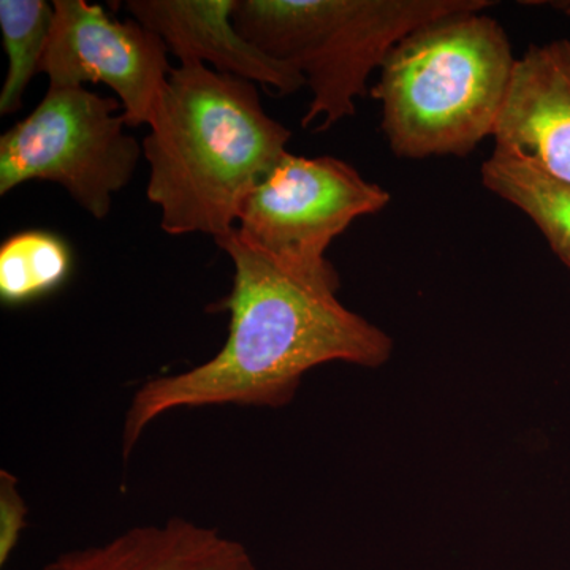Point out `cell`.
Wrapping results in <instances>:
<instances>
[{
    "label": "cell",
    "mask_w": 570,
    "mask_h": 570,
    "mask_svg": "<svg viewBox=\"0 0 570 570\" xmlns=\"http://www.w3.org/2000/svg\"><path fill=\"white\" fill-rule=\"evenodd\" d=\"M234 264V287L217 307L230 313L219 354L186 373L149 379L135 392L122 428L129 456L154 420L176 409L283 407L313 367L389 362L387 333L341 305L336 292L296 279L236 228L216 239Z\"/></svg>",
    "instance_id": "1"
},
{
    "label": "cell",
    "mask_w": 570,
    "mask_h": 570,
    "mask_svg": "<svg viewBox=\"0 0 570 570\" xmlns=\"http://www.w3.org/2000/svg\"><path fill=\"white\" fill-rule=\"evenodd\" d=\"M148 127L146 195L160 209V227L214 239L238 227L247 197L292 137L266 115L254 82L198 62L171 70Z\"/></svg>",
    "instance_id": "2"
},
{
    "label": "cell",
    "mask_w": 570,
    "mask_h": 570,
    "mask_svg": "<svg viewBox=\"0 0 570 570\" xmlns=\"http://www.w3.org/2000/svg\"><path fill=\"white\" fill-rule=\"evenodd\" d=\"M517 58L493 18L461 11L397 41L371 89L400 159L464 157L497 130Z\"/></svg>",
    "instance_id": "3"
},
{
    "label": "cell",
    "mask_w": 570,
    "mask_h": 570,
    "mask_svg": "<svg viewBox=\"0 0 570 570\" xmlns=\"http://www.w3.org/2000/svg\"><path fill=\"white\" fill-rule=\"evenodd\" d=\"M489 0H238L236 31L305 77L313 92L302 126L324 132L355 115V100L393 47L449 14L482 11Z\"/></svg>",
    "instance_id": "4"
},
{
    "label": "cell",
    "mask_w": 570,
    "mask_h": 570,
    "mask_svg": "<svg viewBox=\"0 0 570 570\" xmlns=\"http://www.w3.org/2000/svg\"><path fill=\"white\" fill-rule=\"evenodd\" d=\"M116 97L85 86H50L36 110L0 137V195L48 181L102 220L137 170L140 142L126 134Z\"/></svg>",
    "instance_id": "5"
},
{
    "label": "cell",
    "mask_w": 570,
    "mask_h": 570,
    "mask_svg": "<svg viewBox=\"0 0 570 570\" xmlns=\"http://www.w3.org/2000/svg\"><path fill=\"white\" fill-rule=\"evenodd\" d=\"M389 204L387 190L344 160L287 151L247 197L236 234L296 279L337 292L326 249L356 217Z\"/></svg>",
    "instance_id": "6"
},
{
    "label": "cell",
    "mask_w": 570,
    "mask_h": 570,
    "mask_svg": "<svg viewBox=\"0 0 570 570\" xmlns=\"http://www.w3.org/2000/svg\"><path fill=\"white\" fill-rule=\"evenodd\" d=\"M40 71L50 86L102 82L122 105L127 127L151 119L171 73L167 45L137 20L119 21L86 0H56Z\"/></svg>",
    "instance_id": "7"
},
{
    "label": "cell",
    "mask_w": 570,
    "mask_h": 570,
    "mask_svg": "<svg viewBox=\"0 0 570 570\" xmlns=\"http://www.w3.org/2000/svg\"><path fill=\"white\" fill-rule=\"evenodd\" d=\"M238 0H129L127 11L157 33L181 63H209L219 73L292 96L306 85L288 63L269 58L234 24Z\"/></svg>",
    "instance_id": "8"
},
{
    "label": "cell",
    "mask_w": 570,
    "mask_h": 570,
    "mask_svg": "<svg viewBox=\"0 0 570 570\" xmlns=\"http://www.w3.org/2000/svg\"><path fill=\"white\" fill-rule=\"evenodd\" d=\"M497 148L570 184V40L531 45L517 58Z\"/></svg>",
    "instance_id": "9"
},
{
    "label": "cell",
    "mask_w": 570,
    "mask_h": 570,
    "mask_svg": "<svg viewBox=\"0 0 570 570\" xmlns=\"http://www.w3.org/2000/svg\"><path fill=\"white\" fill-rule=\"evenodd\" d=\"M40 570H257L238 540L181 517L135 527L100 546L70 550Z\"/></svg>",
    "instance_id": "10"
},
{
    "label": "cell",
    "mask_w": 570,
    "mask_h": 570,
    "mask_svg": "<svg viewBox=\"0 0 570 570\" xmlns=\"http://www.w3.org/2000/svg\"><path fill=\"white\" fill-rule=\"evenodd\" d=\"M480 171L483 186L527 214L546 236L551 250L570 268V184L517 154L498 148Z\"/></svg>",
    "instance_id": "11"
},
{
    "label": "cell",
    "mask_w": 570,
    "mask_h": 570,
    "mask_svg": "<svg viewBox=\"0 0 570 570\" xmlns=\"http://www.w3.org/2000/svg\"><path fill=\"white\" fill-rule=\"evenodd\" d=\"M73 255L62 236L26 230L0 246V302L22 306L51 295L69 281Z\"/></svg>",
    "instance_id": "12"
},
{
    "label": "cell",
    "mask_w": 570,
    "mask_h": 570,
    "mask_svg": "<svg viewBox=\"0 0 570 570\" xmlns=\"http://www.w3.org/2000/svg\"><path fill=\"white\" fill-rule=\"evenodd\" d=\"M55 21V6L45 0H0V31L9 67L0 91V115L22 107L29 82L39 73Z\"/></svg>",
    "instance_id": "13"
},
{
    "label": "cell",
    "mask_w": 570,
    "mask_h": 570,
    "mask_svg": "<svg viewBox=\"0 0 570 570\" xmlns=\"http://www.w3.org/2000/svg\"><path fill=\"white\" fill-rule=\"evenodd\" d=\"M20 480L10 471H0V566L10 561L11 553L20 542L26 528L24 498L20 489Z\"/></svg>",
    "instance_id": "14"
}]
</instances>
